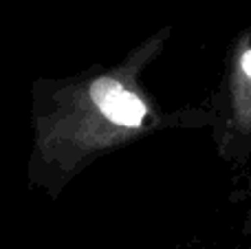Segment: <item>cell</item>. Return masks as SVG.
<instances>
[{
	"label": "cell",
	"mask_w": 251,
	"mask_h": 249,
	"mask_svg": "<svg viewBox=\"0 0 251 249\" xmlns=\"http://www.w3.org/2000/svg\"><path fill=\"white\" fill-rule=\"evenodd\" d=\"M170 35L172 26H163L117 64L35 84L31 185L55 199L84 168L122 146L161 130L212 124L209 108L165 113L143 88V71L165 51Z\"/></svg>",
	"instance_id": "1"
},
{
	"label": "cell",
	"mask_w": 251,
	"mask_h": 249,
	"mask_svg": "<svg viewBox=\"0 0 251 249\" xmlns=\"http://www.w3.org/2000/svg\"><path fill=\"white\" fill-rule=\"evenodd\" d=\"M240 201L245 203V216H243V236L251 238V179L247 188L240 192Z\"/></svg>",
	"instance_id": "3"
},
{
	"label": "cell",
	"mask_w": 251,
	"mask_h": 249,
	"mask_svg": "<svg viewBox=\"0 0 251 249\" xmlns=\"http://www.w3.org/2000/svg\"><path fill=\"white\" fill-rule=\"evenodd\" d=\"M212 139L223 161L243 168L251 159V26L231 42L212 108Z\"/></svg>",
	"instance_id": "2"
}]
</instances>
